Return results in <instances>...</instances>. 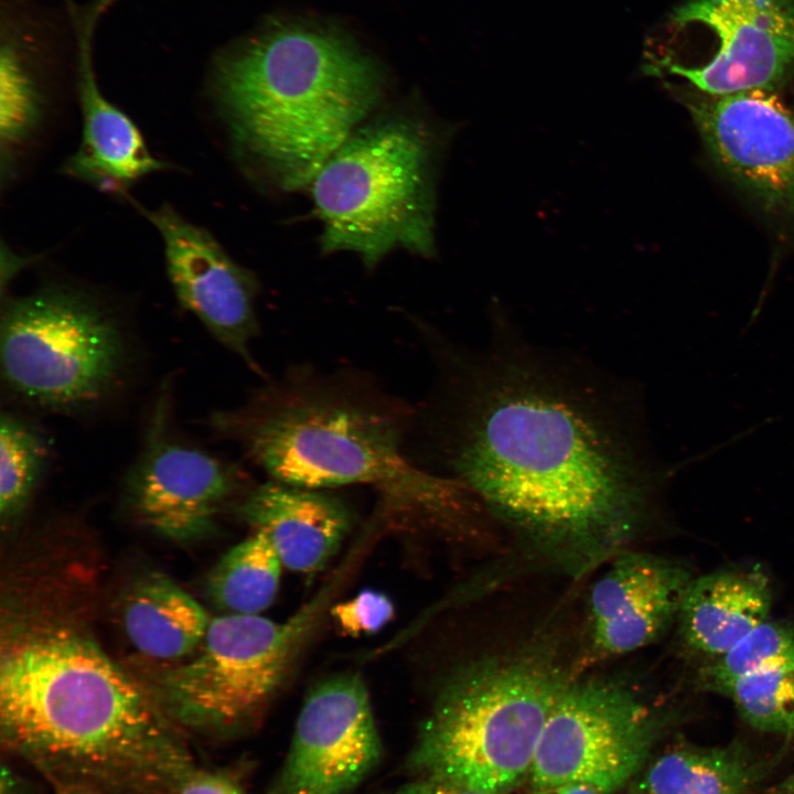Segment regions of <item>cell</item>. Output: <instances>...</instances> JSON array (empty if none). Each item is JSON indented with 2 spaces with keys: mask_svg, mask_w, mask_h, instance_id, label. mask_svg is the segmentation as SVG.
Segmentation results:
<instances>
[{
  "mask_svg": "<svg viewBox=\"0 0 794 794\" xmlns=\"http://www.w3.org/2000/svg\"><path fill=\"white\" fill-rule=\"evenodd\" d=\"M90 20L78 33V97L83 115L78 149L64 172L106 193H125L141 178L169 164L149 151L133 121L100 92L90 60Z\"/></svg>",
  "mask_w": 794,
  "mask_h": 794,
  "instance_id": "cell-17",
  "label": "cell"
},
{
  "mask_svg": "<svg viewBox=\"0 0 794 794\" xmlns=\"http://www.w3.org/2000/svg\"><path fill=\"white\" fill-rule=\"evenodd\" d=\"M409 418L367 382L299 369L217 415L215 426L271 480L313 490L368 485L387 512L430 525L484 516L465 485L406 457Z\"/></svg>",
  "mask_w": 794,
  "mask_h": 794,
  "instance_id": "cell-2",
  "label": "cell"
},
{
  "mask_svg": "<svg viewBox=\"0 0 794 794\" xmlns=\"http://www.w3.org/2000/svg\"><path fill=\"white\" fill-rule=\"evenodd\" d=\"M794 669V626L766 620L702 672L707 689L747 676Z\"/></svg>",
  "mask_w": 794,
  "mask_h": 794,
  "instance_id": "cell-23",
  "label": "cell"
},
{
  "mask_svg": "<svg viewBox=\"0 0 794 794\" xmlns=\"http://www.w3.org/2000/svg\"><path fill=\"white\" fill-rule=\"evenodd\" d=\"M763 764L738 744L677 745L639 773L637 794H750Z\"/></svg>",
  "mask_w": 794,
  "mask_h": 794,
  "instance_id": "cell-20",
  "label": "cell"
},
{
  "mask_svg": "<svg viewBox=\"0 0 794 794\" xmlns=\"http://www.w3.org/2000/svg\"><path fill=\"white\" fill-rule=\"evenodd\" d=\"M282 568L267 538L253 532L213 567L207 578V594L226 613L260 614L276 599Z\"/></svg>",
  "mask_w": 794,
  "mask_h": 794,
  "instance_id": "cell-21",
  "label": "cell"
},
{
  "mask_svg": "<svg viewBox=\"0 0 794 794\" xmlns=\"http://www.w3.org/2000/svg\"><path fill=\"white\" fill-rule=\"evenodd\" d=\"M772 591L759 570H721L691 579L678 613L684 643L718 657L768 620Z\"/></svg>",
  "mask_w": 794,
  "mask_h": 794,
  "instance_id": "cell-18",
  "label": "cell"
},
{
  "mask_svg": "<svg viewBox=\"0 0 794 794\" xmlns=\"http://www.w3.org/2000/svg\"><path fill=\"white\" fill-rule=\"evenodd\" d=\"M669 23L707 28L716 51L704 65L666 64L652 73L685 78L702 94L773 92L794 73V0H687Z\"/></svg>",
  "mask_w": 794,
  "mask_h": 794,
  "instance_id": "cell-12",
  "label": "cell"
},
{
  "mask_svg": "<svg viewBox=\"0 0 794 794\" xmlns=\"http://www.w3.org/2000/svg\"><path fill=\"white\" fill-rule=\"evenodd\" d=\"M440 141L414 115L362 124L310 184L322 249L368 267L395 249L432 256Z\"/></svg>",
  "mask_w": 794,
  "mask_h": 794,
  "instance_id": "cell-6",
  "label": "cell"
},
{
  "mask_svg": "<svg viewBox=\"0 0 794 794\" xmlns=\"http://www.w3.org/2000/svg\"><path fill=\"white\" fill-rule=\"evenodd\" d=\"M393 615L394 607L388 597L373 590L362 591L333 610L339 626L352 635L375 633L385 626Z\"/></svg>",
  "mask_w": 794,
  "mask_h": 794,
  "instance_id": "cell-26",
  "label": "cell"
},
{
  "mask_svg": "<svg viewBox=\"0 0 794 794\" xmlns=\"http://www.w3.org/2000/svg\"><path fill=\"white\" fill-rule=\"evenodd\" d=\"M1 374L26 401L60 412L93 409L115 395L130 364L124 328L89 296L46 288L7 300Z\"/></svg>",
  "mask_w": 794,
  "mask_h": 794,
  "instance_id": "cell-7",
  "label": "cell"
},
{
  "mask_svg": "<svg viewBox=\"0 0 794 794\" xmlns=\"http://www.w3.org/2000/svg\"><path fill=\"white\" fill-rule=\"evenodd\" d=\"M42 117L41 99L33 79L12 45L0 54V136L12 149L36 129Z\"/></svg>",
  "mask_w": 794,
  "mask_h": 794,
  "instance_id": "cell-25",
  "label": "cell"
},
{
  "mask_svg": "<svg viewBox=\"0 0 794 794\" xmlns=\"http://www.w3.org/2000/svg\"><path fill=\"white\" fill-rule=\"evenodd\" d=\"M122 621L138 651L162 659L193 651L203 642L211 623L194 598L160 573L144 577L128 593Z\"/></svg>",
  "mask_w": 794,
  "mask_h": 794,
  "instance_id": "cell-19",
  "label": "cell"
},
{
  "mask_svg": "<svg viewBox=\"0 0 794 794\" xmlns=\"http://www.w3.org/2000/svg\"><path fill=\"white\" fill-rule=\"evenodd\" d=\"M44 434L25 419L2 414L0 420V512L9 518L28 503L49 463Z\"/></svg>",
  "mask_w": 794,
  "mask_h": 794,
  "instance_id": "cell-22",
  "label": "cell"
},
{
  "mask_svg": "<svg viewBox=\"0 0 794 794\" xmlns=\"http://www.w3.org/2000/svg\"><path fill=\"white\" fill-rule=\"evenodd\" d=\"M0 723L10 748L81 776L157 785L189 771L158 709L95 643L69 630L21 637L3 653Z\"/></svg>",
  "mask_w": 794,
  "mask_h": 794,
  "instance_id": "cell-3",
  "label": "cell"
},
{
  "mask_svg": "<svg viewBox=\"0 0 794 794\" xmlns=\"http://www.w3.org/2000/svg\"><path fill=\"white\" fill-rule=\"evenodd\" d=\"M394 794H481L469 788L433 779L420 776L416 781L407 783Z\"/></svg>",
  "mask_w": 794,
  "mask_h": 794,
  "instance_id": "cell-28",
  "label": "cell"
},
{
  "mask_svg": "<svg viewBox=\"0 0 794 794\" xmlns=\"http://www.w3.org/2000/svg\"><path fill=\"white\" fill-rule=\"evenodd\" d=\"M576 675V662L547 637L460 664L442 682L408 768L481 794H509L529 777L546 721Z\"/></svg>",
  "mask_w": 794,
  "mask_h": 794,
  "instance_id": "cell-5",
  "label": "cell"
},
{
  "mask_svg": "<svg viewBox=\"0 0 794 794\" xmlns=\"http://www.w3.org/2000/svg\"><path fill=\"white\" fill-rule=\"evenodd\" d=\"M533 788L532 794H605L583 783H560Z\"/></svg>",
  "mask_w": 794,
  "mask_h": 794,
  "instance_id": "cell-29",
  "label": "cell"
},
{
  "mask_svg": "<svg viewBox=\"0 0 794 794\" xmlns=\"http://www.w3.org/2000/svg\"><path fill=\"white\" fill-rule=\"evenodd\" d=\"M382 753L365 682L357 673L332 675L305 697L285 762L265 794H347Z\"/></svg>",
  "mask_w": 794,
  "mask_h": 794,
  "instance_id": "cell-10",
  "label": "cell"
},
{
  "mask_svg": "<svg viewBox=\"0 0 794 794\" xmlns=\"http://www.w3.org/2000/svg\"><path fill=\"white\" fill-rule=\"evenodd\" d=\"M377 65L343 39L283 26L222 58L216 105L237 153L277 185H310L382 95Z\"/></svg>",
  "mask_w": 794,
  "mask_h": 794,
  "instance_id": "cell-4",
  "label": "cell"
},
{
  "mask_svg": "<svg viewBox=\"0 0 794 794\" xmlns=\"http://www.w3.org/2000/svg\"><path fill=\"white\" fill-rule=\"evenodd\" d=\"M690 573L677 562L627 548L610 561L587 602L582 665L602 662L655 642L678 618Z\"/></svg>",
  "mask_w": 794,
  "mask_h": 794,
  "instance_id": "cell-15",
  "label": "cell"
},
{
  "mask_svg": "<svg viewBox=\"0 0 794 794\" xmlns=\"http://www.w3.org/2000/svg\"><path fill=\"white\" fill-rule=\"evenodd\" d=\"M662 716L625 679L576 675L543 729L533 787L583 783L612 794L648 762Z\"/></svg>",
  "mask_w": 794,
  "mask_h": 794,
  "instance_id": "cell-9",
  "label": "cell"
},
{
  "mask_svg": "<svg viewBox=\"0 0 794 794\" xmlns=\"http://www.w3.org/2000/svg\"><path fill=\"white\" fill-rule=\"evenodd\" d=\"M146 212L162 237L168 277L179 302L251 371L262 375L250 350L259 330L255 276L235 262L207 230L171 206Z\"/></svg>",
  "mask_w": 794,
  "mask_h": 794,
  "instance_id": "cell-14",
  "label": "cell"
},
{
  "mask_svg": "<svg viewBox=\"0 0 794 794\" xmlns=\"http://www.w3.org/2000/svg\"><path fill=\"white\" fill-rule=\"evenodd\" d=\"M238 512L267 538L283 568L307 575L330 562L352 525L350 509L337 497L276 480L247 494Z\"/></svg>",
  "mask_w": 794,
  "mask_h": 794,
  "instance_id": "cell-16",
  "label": "cell"
},
{
  "mask_svg": "<svg viewBox=\"0 0 794 794\" xmlns=\"http://www.w3.org/2000/svg\"><path fill=\"white\" fill-rule=\"evenodd\" d=\"M712 691L728 697L752 728L794 737V669L738 678Z\"/></svg>",
  "mask_w": 794,
  "mask_h": 794,
  "instance_id": "cell-24",
  "label": "cell"
},
{
  "mask_svg": "<svg viewBox=\"0 0 794 794\" xmlns=\"http://www.w3.org/2000/svg\"><path fill=\"white\" fill-rule=\"evenodd\" d=\"M173 794H244L229 779L205 771H187L174 784Z\"/></svg>",
  "mask_w": 794,
  "mask_h": 794,
  "instance_id": "cell-27",
  "label": "cell"
},
{
  "mask_svg": "<svg viewBox=\"0 0 794 794\" xmlns=\"http://www.w3.org/2000/svg\"><path fill=\"white\" fill-rule=\"evenodd\" d=\"M773 794H794V771L774 786Z\"/></svg>",
  "mask_w": 794,
  "mask_h": 794,
  "instance_id": "cell-30",
  "label": "cell"
},
{
  "mask_svg": "<svg viewBox=\"0 0 794 794\" xmlns=\"http://www.w3.org/2000/svg\"><path fill=\"white\" fill-rule=\"evenodd\" d=\"M432 452L539 559L583 577L631 548L679 468L650 447L632 390L495 319L483 347L434 343Z\"/></svg>",
  "mask_w": 794,
  "mask_h": 794,
  "instance_id": "cell-1",
  "label": "cell"
},
{
  "mask_svg": "<svg viewBox=\"0 0 794 794\" xmlns=\"http://www.w3.org/2000/svg\"><path fill=\"white\" fill-rule=\"evenodd\" d=\"M316 607L287 621L225 613L213 620L200 653L161 680L184 720L238 729L260 720L281 689Z\"/></svg>",
  "mask_w": 794,
  "mask_h": 794,
  "instance_id": "cell-8",
  "label": "cell"
},
{
  "mask_svg": "<svg viewBox=\"0 0 794 794\" xmlns=\"http://www.w3.org/2000/svg\"><path fill=\"white\" fill-rule=\"evenodd\" d=\"M685 98L722 174L769 213L794 218V112L770 90Z\"/></svg>",
  "mask_w": 794,
  "mask_h": 794,
  "instance_id": "cell-11",
  "label": "cell"
},
{
  "mask_svg": "<svg viewBox=\"0 0 794 794\" xmlns=\"http://www.w3.org/2000/svg\"><path fill=\"white\" fill-rule=\"evenodd\" d=\"M169 395L158 399L142 449L126 478L132 513L160 535L187 540L213 526L239 471L170 429Z\"/></svg>",
  "mask_w": 794,
  "mask_h": 794,
  "instance_id": "cell-13",
  "label": "cell"
}]
</instances>
